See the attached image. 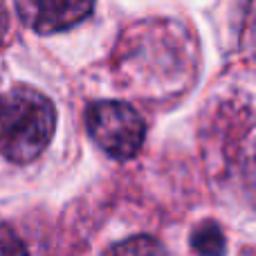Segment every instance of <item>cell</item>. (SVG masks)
Wrapping results in <instances>:
<instances>
[{
	"label": "cell",
	"instance_id": "obj_1",
	"mask_svg": "<svg viewBox=\"0 0 256 256\" xmlns=\"http://www.w3.org/2000/svg\"><path fill=\"white\" fill-rule=\"evenodd\" d=\"M54 106L43 92L16 86L0 97V153L16 164L36 160L54 132Z\"/></svg>",
	"mask_w": 256,
	"mask_h": 256
},
{
	"label": "cell",
	"instance_id": "obj_2",
	"mask_svg": "<svg viewBox=\"0 0 256 256\" xmlns=\"http://www.w3.org/2000/svg\"><path fill=\"white\" fill-rule=\"evenodd\" d=\"M88 132L99 148L115 160H130L140 153L146 137L144 120L122 102H97L86 112Z\"/></svg>",
	"mask_w": 256,
	"mask_h": 256
},
{
	"label": "cell",
	"instance_id": "obj_3",
	"mask_svg": "<svg viewBox=\"0 0 256 256\" xmlns=\"http://www.w3.org/2000/svg\"><path fill=\"white\" fill-rule=\"evenodd\" d=\"M20 18L40 34H52L81 22L94 0H16Z\"/></svg>",
	"mask_w": 256,
	"mask_h": 256
},
{
	"label": "cell",
	"instance_id": "obj_4",
	"mask_svg": "<svg viewBox=\"0 0 256 256\" xmlns=\"http://www.w3.org/2000/svg\"><path fill=\"white\" fill-rule=\"evenodd\" d=\"M191 248L200 254H220L225 252V236L216 222H202L191 234Z\"/></svg>",
	"mask_w": 256,
	"mask_h": 256
},
{
	"label": "cell",
	"instance_id": "obj_5",
	"mask_svg": "<svg viewBox=\"0 0 256 256\" xmlns=\"http://www.w3.org/2000/svg\"><path fill=\"white\" fill-rule=\"evenodd\" d=\"M112 252H162L158 243L148 238H142V240H135V243H122V245H115Z\"/></svg>",
	"mask_w": 256,
	"mask_h": 256
},
{
	"label": "cell",
	"instance_id": "obj_6",
	"mask_svg": "<svg viewBox=\"0 0 256 256\" xmlns=\"http://www.w3.org/2000/svg\"><path fill=\"white\" fill-rule=\"evenodd\" d=\"M22 245L18 243L14 236H9L7 232L0 230V252H22Z\"/></svg>",
	"mask_w": 256,
	"mask_h": 256
},
{
	"label": "cell",
	"instance_id": "obj_7",
	"mask_svg": "<svg viewBox=\"0 0 256 256\" xmlns=\"http://www.w3.org/2000/svg\"><path fill=\"white\" fill-rule=\"evenodd\" d=\"M7 27H9V18H7V9H4L2 0H0V40L4 38L7 34Z\"/></svg>",
	"mask_w": 256,
	"mask_h": 256
}]
</instances>
